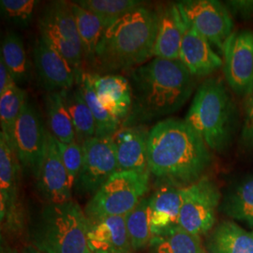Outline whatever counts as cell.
<instances>
[{"instance_id":"1","label":"cell","mask_w":253,"mask_h":253,"mask_svg":"<svg viewBox=\"0 0 253 253\" xmlns=\"http://www.w3.org/2000/svg\"><path fill=\"white\" fill-rule=\"evenodd\" d=\"M212 155L185 120L165 118L149 130L147 164L159 186L186 188L206 175Z\"/></svg>"},{"instance_id":"2","label":"cell","mask_w":253,"mask_h":253,"mask_svg":"<svg viewBox=\"0 0 253 253\" xmlns=\"http://www.w3.org/2000/svg\"><path fill=\"white\" fill-rule=\"evenodd\" d=\"M132 107L125 126L177 112L190 100L195 80L180 60L155 57L130 73Z\"/></svg>"},{"instance_id":"3","label":"cell","mask_w":253,"mask_h":253,"mask_svg":"<svg viewBox=\"0 0 253 253\" xmlns=\"http://www.w3.org/2000/svg\"><path fill=\"white\" fill-rule=\"evenodd\" d=\"M158 12L143 6L109 26L97 48L93 70L98 74L131 72L154 56Z\"/></svg>"},{"instance_id":"4","label":"cell","mask_w":253,"mask_h":253,"mask_svg":"<svg viewBox=\"0 0 253 253\" xmlns=\"http://www.w3.org/2000/svg\"><path fill=\"white\" fill-rule=\"evenodd\" d=\"M184 120L211 151H224L233 140L236 121L235 102L226 83L219 77L203 82Z\"/></svg>"},{"instance_id":"5","label":"cell","mask_w":253,"mask_h":253,"mask_svg":"<svg viewBox=\"0 0 253 253\" xmlns=\"http://www.w3.org/2000/svg\"><path fill=\"white\" fill-rule=\"evenodd\" d=\"M89 219L73 200L47 204L31 230V242L42 253H92Z\"/></svg>"},{"instance_id":"6","label":"cell","mask_w":253,"mask_h":253,"mask_svg":"<svg viewBox=\"0 0 253 253\" xmlns=\"http://www.w3.org/2000/svg\"><path fill=\"white\" fill-rule=\"evenodd\" d=\"M148 172L118 171L91 198L85 208L89 220L114 216H126L150 188Z\"/></svg>"},{"instance_id":"7","label":"cell","mask_w":253,"mask_h":253,"mask_svg":"<svg viewBox=\"0 0 253 253\" xmlns=\"http://www.w3.org/2000/svg\"><path fill=\"white\" fill-rule=\"evenodd\" d=\"M39 30L40 37L63 56L79 78L84 54L72 3L53 1L46 5L39 18Z\"/></svg>"},{"instance_id":"8","label":"cell","mask_w":253,"mask_h":253,"mask_svg":"<svg viewBox=\"0 0 253 253\" xmlns=\"http://www.w3.org/2000/svg\"><path fill=\"white\" fill-rule=\"evenodd\" d=\"M220 199L217 184L208 175L181 189L179 226L192 235L208 234L216 223Z\"/></svg>"},{"instance_id":"9","label":"cell","mask_w":253,"mask_h":253,"mask_svg":"<svg viewBox=\"0 0 253 253\" xmlns=\"http://www.w3.org/2000/svg\"><path fill=\"white\" fill-rule=\"evenodd\" d=\"M47 140L48 130L41 114L27 99L15 125L13 150L22 168L36 178L45 157Z\"/></svg>"},{"instance_id":"10","label":"cell","mask_w":253,"mask_h":253,"mask_svg":"<svg viewBox=\"0 0 253 253\" xmlns=\"http://www.w3.org/2000/svg\"><path fill=\"white\" fill-rule=\"evenodd\" d=\"M82 147L83 163L73 188L77 193L93 196L118 171L117 146L114 137H94Z\"/></svg>"},{"instance_id":"11","label":"cell","mask_w":253,"mask_h":253,"mask_svg":"<svg viewBox=\"0 0 253 253\" xmlns=\"http://www.w3.org/2000/svg\"><path fill=\"white\" fill-rule=\"evenodd\" d=\"M221 55L227 85L246 100L253 93V31H234L227 39Z\"/></svg>"},{"instance_id":"12","label":"cell","mask_w":253,"mask_h":253,"mask_svg":"<svg viewBox=\"0 0 253 253\" xmlns=\"http://www.w3.org/2000/svg\"><path fill=\"white\" fill-rule=\"evenodd\" d=\"M177 5L186 20L221 54L234 32V20L226 5L217 0H185Z\"/></svg>"},{"instance_id":"13","label":"cell","mask_w":253,"mask_h":253,"mask_svg":"<svg viewBox=\"0 0 253 253\" xmlns=\"http://www.w3.org/2000/svg\"><path fill=\"white\" fill-rule=\"evenodd\" d=\"M20 166L14 150L0 132V220L9 231H18L23 226L18 200Z\"/></svg>"},{"instance_id":"14","label":"cell","mask_w":253,"mask_h":253,"mask_svg":"<svg viewBox=\"0 0 253 253\" xmlns=\"http://www.w3.org/2000/svg\"><path fill=\"white\" fill-rule=\"evenodd\" d=\"M37 188L47 204L72 200L73 186L58 152L55 138L48 130L45 157L37 176Z\"/></svg>"},{"instance_id":"15","label":"cell","mask_w":253,"mask_h":253,"mask_svg":"<svg viewBox=\"0 0 253 253\" xmlns=\"http://www.w3.org/2000/svg\"><path fill=\"white\" fill-rule=\"evenodd\" d=\"M37 74L47 92H61L73 88L78 75L61 54L42 38L37 40L33 49Z\"/></svg>"},{"instance_id":"16","label":"cell","mask_w":253,"mask_h":253,"mask_svg":"<svg viewBox=\"0 0 253 253\" xmlns=\"http://www.w3.org/2000/svg\"><path fill=\"white\" fill-rule=\"evenodd\" d=\"M184 17V16H183ZM185 20V31L181 42L179 60L195 77H208L223 66V60L212 45L190 22Z\"/></svg>"},{"instance_id":"17","label":"cell","mask_w":253,"mask_h":253,"mask_svg":"<svg viewBox=\"0 0 253 253\" xmlns=\"http://www.w3.org/2000/svg\"><path fill=\"white\" fill-rule=\"evenodd\" d=\"M89 75L102 106L120 121H125L132 107V89L129 81L119 74L89 73Z\"/></svg>"},{"instance_id":"18","label":"cell","mask_w":253,"mask_h":253,"mask_svg":"<svg viewBox=\"0 0 253 253\" xmlns=\"http://www.w3.org/2000/svg\"><path fill=\"white\" fill-rule=\"evenodd\" d=\"M92 253H132L125 216H114L89 220L87 234Z\"/></svg>"},{"instance_id":"19","label":"cell","mask_w":253,"mask_h":253,"mask_svg":"<svg viewBox=\"0 0 253 253\" xmlns=\"http://www.w3.org/2000/svg\"><path fill=\"white\" fill-rule=\"evenodd\" d=\"M149 131L142 125L119 128L114 140L117 146L118 171L148 172L147 139Z\"/></svg>"},{"instance_id":"20","label":"cell","mask_w":253,"mask_h":253,"mask_svg":"<svg viewBox=\"0 0 253 253\" xmlns=\"http://www.w3.org/2000/svg\"><path fill=\"white\" fill-rule=\"evenodd\" d=\"M158 33L154 46V56L179 60L181 42L185 31V20L176 4L159 7Z\"/></svg>"},{"instance_id":"21","label":"cell","mask_w":253,"mask_h":253,"mask_svg":"<svg viewBox=\"0 0 253 253\" xmlns=\"http://www.w3.org/2000/svg\"><path fill=\"white\" fill-rule=\"evenodd\" d=\"M180 210V188L171 185L159 186L149 196V218L153 236L178 226Z\"/></svg>"},{"instance_id":"22","label":"cell","mask_w":253,"mask_h":253,"mask_svg":"<svg viewBox=\"0 0 253 253\" xmlns=\"http://www.w3.org/2000/svg\"><path fill=\"white\" fill-rule=\"evenodd\" d=\"M208 253H253V232L245 230L234 221L224 220L208 235Z\"/></svg>"},{"instance_id":"23","label":"cell","mask_w":253,"mask_h":253,"mask_svg":"<svg viewBox=\"0 0 253 253\" xmlns=\"http://www.w3.org/2000/svg\"><path fill=\"white\" fill-rule=\"evenodd\" d=\"M61 94L73 120L76 142L82 145L84 141L96 137L95 119L78 84L72 89L61 91Z\"/></svg>"},{"instance_id":"24","label":"cell","mask_w":253,"mask_h":253,"mask_svg":"<svg viewBox=\"0 0 253 253\" xmlns=\"http://www.w3.org/2000/svg\"><path fill=\"white\" fill-rule=\"evenodd\" d=\"M73 14L81 39L84 62L93 68L97 48L106 27L100 19L75 2L72 3Z\"/></svg>"},{"instance_id":"25","label":"cell","mask_w":253,"mask_h":253,"mask_svg":"<svg viewBox=\"0 0 253 253\" xmlns=\"http://www.w3.org/2000/svg\"><path fill=\"white\" fill-rule=\"evenodd\" d=\"M44 108L49 132L61 143L76 142L73 120L61 92H47L44 97Z\"/></svg>"},{"instance_id":"26","label":"cell","mask_w":253,"mask_h":253,"mask_svg":"<svg viewBox=\"0 0 253 253\" xmlns=\"http://www.w3.org/2000/svg\"><path fill=\"white\" fill-rule=\"evenodd\" d=\"M148 247L150 253H204L206 251L200 236L179 225L154 235Z\"/></svg>"},{"instance_id":"27","label":"cell","mask_w":253,"mask_h":253,"mask_svg":"<svg viewBox=\"0 0 253 253\" xmlns=\"http://www.w3.org/2000/svg\"><path fill=\"white\" fill-rule=\"evenodd\" d=\"M77 84H79L82 94L89 106L93 118L95 119L96 137L113 138L119 130L121 121L114 117L100 103L92 85L89 73L83 72L77 80Z\"/></svg>"},{"instance_id":"28","label":"cell","mask_w":253,"mask_h":253,"mask_svg":"<svg viewBox=\"0 0 253 253\" xmlns=\"http://www.w3.org/2000/svg\"><path fill=\"white\" fill-rule=\"evenodd\" d=\"M17 85L27 84L30 77V64L21 36L9 31L4 38L0 56Z\"/></svg>"},{"instance_id":"29","label":"cell","mask_w":253,"mask_h":253,"mask_svg":"<svg viewBox=\"0 0 253 253\" xmlns=\"http://www.w3.org/2000/svg\"><path fill=\"white\" fill-rule=\"evenodd\" d=\"M221 208L228 217L253 227V176L229 191Z\"/></svg>"},{"instance_id":"30","label":"cell","mask_w":253,"mask_h":253,"mask_svg":"<svg viewBox=\"0 0 253 253\" xmlns=\"http://www.w3.org/2000/svg\"><path fill=\"white\" fill-rule=\"evenodd\" d=\"M127 235L133 251L145 249L153 237L149 218V197H145L125 216Z\"/></svg>"},{"instance_id":"31","label":"cell","mask_w":253,"mask_h":253,"mask_svg":"<svg viewBox=\"0 0 253 253\" xmlns=\"http://www.w3.org/2000/svg\"><path fill=\"white\" fill-rule=\"evenodd\" d=\"M26 100L27 93L19 85H15L0 95L1 132L12 149L15 125Z\"/></svg>"},{"instance_id":"32","label":"cell","mask_w":253,"mask_h":253,"mask_svg":"<svg viewBox=\"0 0 253 253\" xmlns=\"http://www.w3.org/2000/svg\"><path fill=\"white\" fill-rule=\"evenodd\" d=\"M75 3L98 16L106 28L127 13L145 6L138 0H80Z\"/></svg>"},{"instance_id":"33","label":"cell","mask_w":253,"mask_h":253,"mask_svg":"<svg viewBox=\"0 0 253 253\" xmlns=\"http://www.w3.org/2000/svg\"><path fill=\"white\" fill-rule=\"evenodd\" d=\"M40 1L37 0H1L3 17L19 27H27L34 18Z\"/></svg>"},{"instance_id":"34","label":"cell","mask_w":253,"mask_h":253,"mask_svg":"<svg viewBox=\"0 0 253 253\" xmlns=\"http://www.w3.org/2000/svg\"><path fill=\"white\" fill-rule=\"evenodd\" d=\"M56 146L58 149L59 155L61 157V160L63 162L64 165L66 167V170L69 173L70 179L72 182V185L74 187L75 181L77 179V176L81 170L82 163H83V147L77 142H73L71 144H65L57 141Z\"/></svg>"},{"instance_id":"35","label":"cell","mask_w":253,"mask_h":253,"mask_svg":"<svg viewBox=\"0 0 253 253\" xmlns=\"http://www.w3.org/2000/svg\"><path fill=\"white\" fill-rule=\"evenodd\" d=\"M240 144L247 150H253V93L246 99L244 120L240 133Z\"/></svg>"},{"instance_id":"36","label":"cell","mask_w":253,"mask_h":253,"mask_svg":"<svg viewBox=\"0 0 253 253\" xmlns=\"http://www.w3.org/2000/svg\"><path fill=\"white\" fill-rule=\"evenodd\" d=\"M225 5L232 16L253 22V0H229Z\"/></svg>"},{"instance_id":"37","label":"cell","mask_w":253,"mask_h":253,"mask_svg":"<svg viewBox=\"0 0 253 253\" xmlns=\"http://www.w3.org/2000/svg\"><path fill=\"white\" fill-rule=\"evenodd\" d=\"M15 85H17L16 83L9 73L3 59L0 57V95Z\"/></svg>"},{"instance_id":"38","label":"cell","mask_w":253,"mask_h":253,"mask_svg":"<svg viewBox=\"0 0 253 253\" xmlns=\"http://www.w3.org/2000/svg\"><path fill=\"white\" fill-rule=\"evenodd\" d=\"M42 253L41 251H39L36 247H34L33 245H27L26 247H24L20 253Z\"/></svg>"},{"instance_id":"39","label":"cell","mask_w":253,"mask_h":253,"mask_svg":"<svg viewBox=\"0 0 253 253\" xmlns=\"http://www.w3.org/2000/svg\"><path fill=\"white\" fill-rule=\"evenodd\" d=\"M1 253H9V252H7V251H6V250H4V249H3V247H1Z\"/></svg>"},{"instance_id":"40","label":"cell","mask_w":253,"mask_h":253,"mask_svg":"<svg viewBox=\"0 0 253 253\" xmlns=\"http://www.w3.org/2000/svg\"><path fill=\"white\" fill-rule=\"evenodd\" d=\"M204 253H207V252H206V251H205V252H204Z\"/></svg>"}]
</instances>
